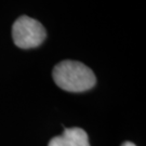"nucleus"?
I'll return each mask as SVG.
<instances>
[{"instance_id":"2","label":"nucleus","mask_w":146,"mask_h":146,"mask_svg":"<svg viewBox=\"0 0 146 146\" xmlns=\"http://www.w3.org/2000/svg\"><path fill=\"white\" fill-rule=\"evenodd\" d=\"M47 37V31L40 22L29 16H20L12 26V38L16 47L31 49L40 46Z\"/></svg>"},{"instance_id":"1","label":"nucleus","mask_w":146,"mask_h":146,"mask_svg":"<svg viewBox=\"0 0 146 146\" xmlns=\"http://www.w3.org/2000/svg\"><path fill=\"white\" fill-rule=\"evenodd\" d=\"M52 77L58 87L68 92H84L93 88L96 78L84 64L77 61H63L53 68Z\"/></svg>"},{"instance_id":"3","label":"nucleus","mask_w":146,"mask_h":146,"mask_svg":"<svg viewBox=\"0 0 146 146\" xmlns=\"http://www.w3.org/2000/svg\"><path fill=\"white\" fill-rule=\"evenodd\" d=\"M49 146H90V143L87 132L81 128H68L61 135L54 136Z\"/></svg>"},{"instance_id":"4","label":"nucleus","mask_w":146,"mask_h":146,"mask_svg":"<svg viewBox=\"0 0 146 146\" xmlns=\"http://www.w3.org/2000/svg\"><path fill=\"white\" fill-rule=\"evenodd\" d=\"M121 146H136V145L133 144V143H131V142H125Z\"/></svg>"}]
</instances>
